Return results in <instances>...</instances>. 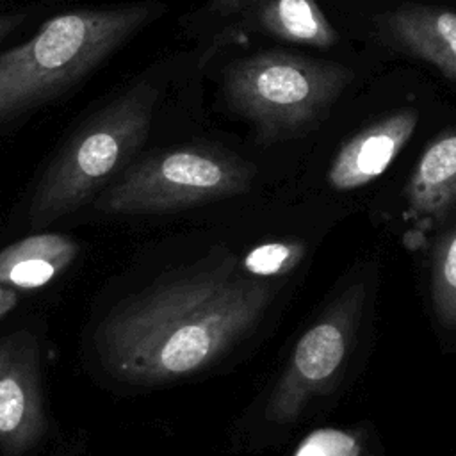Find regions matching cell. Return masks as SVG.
Instances as JSON below:
<instances>
[{"instance_id":"9","label":"cell","mask_w":456,"mask_h":456,"mask_svg":"<svg viewBox=\"0 0 456 456\" xmlns=\"http://www.w3.org/2000/svg\"><path fill=\"white\" fill-rule=\"evenodd\" d=\"M212 11L287 43L328 48L337 32L315 0H212Z\"/></svg>"},{"instance_id":"6","label":"cell","mask_w":456,"mask_h":456,"mask_svg":"<svg viewBox=\"0 0 456 456\" xmlns=\"http://www.w3.org/2000/svg\"><path fill=\"white\" fill-rule=\"evenodd\" d=\"M362 299L363 287H353L319 322L303 333L269 397L267 420L294 422L305 404L337 376L353 338Z\"/></svg>"},{"instance_id":"16","label":"cell","mask_w":456,"mask_h":456,"mask_svg":"<svg viewBox=\"0 0 456 456\" xmlns=\"http://www.w3.org/2000/svg\"><path fill=\"white\" fill-rule=\"evenodd\" d=\"M18 299H20L18 290H14L11 287H5V285H0V321L16 308Z\"/></svg>"},{"instance_id":"2","label":"cell","mask_w":456,"mask_h":456,"mask_svg":"<svg viewBox=\"0 0 456 456\" xmlns=\"http://www.w3.org/2000/svg\"><path fill=\"white\" fill-rule=\"evenodd\" d=\"M162 11V4L144 0L62 12L0 52V125L82 84Z\"/></svg>"},{"instance_id":"8","label":"cell","mask_w":456,"mask_h":456,"mask_svg":"<svg viewBox=\"0 0 456 456\" xmlns=\"http://www.w3.org/2000/svg\"><path fill=\"white\" fill-rule=\"evenodd\" d=\"M417 121V110L401 109L353 135L330 166V185L338 191H349L378 178L406 146Z\"/></svg>"},{"instance_id":"14","label":"cell","mask_w":456,"mask_h":456,"mask_svg":"<svg viewBox=\"0 0 456 456\" xmlns=\"http://www.w3.org/2000/svg\"><path fill=\"white\" fill-rule=\"evenodd\" d=\"M303 255V246L292 242H269L253 248L244 262L242 269L253 276L271 278L294 267Z\"/></svg>"},{"instance_id":"10","label":"cell","mask_w":456,"mask_h":456,"mask_svg":"<svg viewBox=\"0 0 456 456\" xmlns=\"http://www.w3.org/2000/svg\"><path fill=\"white\" fill-rule=\"evenodd\" d=\"M77 242L64 233H36L0 251V285L36 290L62 274L77 258Z\"/></svg>"},{"instance_id":"13","label":"cell","mask_w":456,"mask_h":456,"mask_svg":"<svg viewBox=\"0 0 456 456\" xmlns=\"http://www.w3.org/2000/svg\"><path fill=\"white\" fill-rule=\"evenodd\" d=\"M431 292L438 321L445 326H456V233L436 253Z\"/></svg>"},{"instance_id":"1","label":"cell","mask_w":456,"mask_h":456,"mask_svg":"<svg viewBox=\"0 0 456 456\" xmlns=\"http://www.w3.org/2000/svg\"><path fill=\"white\" fill-rule=\"evenodd\" d=\"M273 281L240 273L237 256L214 248L119 301L94 331L96 354L116 379L164 385L216 363L260 321Z\"/></svg>"},{"instance_id":"5","label":"cell","mask_w":456,"mask_h":456,"mask_svg":"<svg viewBox=\"0 0 456 456\" xmlns=\"http://www.w3.org/2000/svg\"><path fill=\"white\" fill-rule=\"evenodd\" d=\"M255 167L214 144H178L130 164L94 200L105 214H162L232 198L251 187Z\"/></svg>"},{"instance_id":"3","label":"cell","mask_w":456,"mask_h":456,"mask_svg":"<svg viewBox=\"0 0 456 456\" xmlns=\"http://www.w3.org/2000/svg\"><path fill=\"white\" fill-rule=\"evenodd\" d=\"M157 102L159 89L137 82L89 116L41 175L28 205L30 226L77 210L119 176L146 142Z\"/></svg>"},{"instance_id":"12","label":"cell","mask_w":456,"mask_h":456,"mask_svg":"<svg viewBox=\"0 0 456 456\" xmlns=\"http://www.w3.org/2000/svg\"><path fill=\"white\" fill-rule=\"evenodd\" d=\"M406 196L417 216H440L456 203V130L440 134L424 150Z\"/></svg>"},{"instance_id":"17","label":"cell","mask_w":456,"mask_h":456,"mask_svg":"<svg viewBox=\"0 0 456 456\" xmlns=\"http://www.w3.org/2000/svg\"><path fill=\"white\" fill-rule=\"evenodd\" d=\"M21 21V16L20 14H2L0 16V41L9 34L12 32L18 23Z\"/></svg>"},{"instance_id":"11","label":"cell","mask_w":456,"mask_h":456,"mask_svg":"<svg viewBox=\"0 0 456 456\" xmlns=\"http://www.w3.org/2000/svg\"><path fill=\"white\" fill-rule=\"evenodd\" d=\"M395 41L456 82V12L411 5L388 16Z\"/></svg>"},{"instance_id":"4","label":"cell","mask_w":456,"mask_h":456,"mask_svg":"<svg viewBox=\"0 0 456 456\" xmlns=\"http://www.w3.org/2000/svg\"><path fill=\"white\" fill-rule=\"evenodd\" d=\"M353 77L340 64L269 50L230 62L223 94L235 114L255 125L262 141H278L317 126Z\"/></svg>"},{"instance_id":"15","label":"cell","mask_w":456,"mask_h":456,"mask_svg":"<svg viewBox=\"0 0 456 456\" xmlns=\"http://www.w3.org/2000/svg\"><path fill=\"white\" fill-rule=\"evenodd\" d=\"M360 449L353 436L344 431L324 429L312 433L296 456H358Z\"/></svg>"},{"instance_id":"7","label":"cell","mask_w":456,"mask_h":456,"mask_svg":"<svg viewBox=\"0 0 456 456\" xmlns=\"http://www.w3.org/2000/svg\"><path fill=\"white\" fill-rule=\"evenodd\" d=\"M46 431L39 344L30 331L0 338V451L21 456Z\"/></svg>"}]
</instances>
